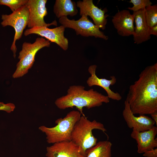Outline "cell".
<instances>
[{"label": "cell", "instance_id": "cell-1", "mask_svg": "<svg viewBox=\"0 0 157 157\" xmlns=\"http://www.w3.org/2000/svg\"><path fill=\"white\" fill-rule=\"evenodd\" d=\"M134 115L157 112V63L146 67L130 85L126 100Z\"/></svg>", "mask_w": 157, "mask_h": 157}, {"label": "cell", "instance_id": "cell-6", "mask_svg": "<svg viewBox=\"0 0 157 157\" xmlns=\"http://www.w3.org/2000/svg\"><path fill=\"white\" fill-rule=\"evenodd\" d=\"M29 15V10L26 5L21 7L9 15H1V24L3 27L10 26L15 31L13 41L10 47L13 56L16 57L17 48L15 44L17 40L22 37L23 32L28 24Z\"/></svg>", "mask_w": 157, "mask_h": 157}, {"label": "cell", "instance_id": "cell-5", "mask_svg": "<svg viewBox=\"0 0 157 157\" xmlns=\"http://www.w3.org/2000/svg\"><path fill=\"white\" fill-rule=\"evenodd\" d=\"M51 42L44 38H38L32 43L25 42L18 57L19 61L16 65V69L13 75L14 78L23 76L27 73L32 66L35 60V56L38 51L45 47L50 46Z\"/></svg>", "mask_w": 157, "mask_h": 157}, {"label": "cell", "instance_id": "cell-14", "mask_svg": "<svg viewBox=\"0 0 157 157\" xmlns=\"http://www.w3.org/2000/svg\"><path fill=\"white\" fill-rule=\"evenodd\" d=\"M47 147V157H85L79 147L72 141L55 143Z\"/></svg>", "mask_w": 157, "mask_h": 157}, {"label": "cell", "instance_id": "cell-8", "mask_svg": "<svg viewBox=\"0 0 157 157\" xmlns=\"http://www.w3.org/2000/svg\"><path fill=\"white\" fill-rule=\"evenodd\" d=\"M47 0H28L26 5L29 10V15L27 27L32 28L36 27H49L57 25L56 20L50 23H47L44 18L48 14L46 6Z\"/></svg>", "mask_w": 157, "mask_h": 157}, {"label": "cell", "instance_id": "cell-10", "mask_svg": "<svg viewBox=\"0 0 157 157\" xmlns=\"http://www.w3.org/2000/svg\"><path fill=\"white\" fill-rule=\"evenodd\" d=\"M76 6L80 9L81 16H89L92 19L94 24L99 29L104 30L107 23L108 15L106 14L107 10H102L95 6L92 0H83L77 2Z\"/></svg>", "mask_w": 157, "mask_h": 157}, {"label": "cell", "instance_id": "cell-12", "mask_svg": "<svg viewBox=\"0 0 157 157\" xmlns=\"http://www.w3.org/2000/svg\"><path fill=\"white\" fill-rule=\"evenodd\" d=\"M131 134L132 138L135 140L137 144V152L143 153L157 147V127L154 126L151 129L144 131L139 132L134 129Z\"/></svg>", "mask_w": 157, "mask_h": 157}, {"label": "cell", "instance_id": "cell-9", "mask_svg": "<svg viewBox=\"0 0 157 157\" xmlns=\"http://www.w3.org/2000/svg\"><path fill=\"white\" fill-rule=\"evenodd\" d=\"M65 28L63 25L50 28L47 27H36L26 29L25 36L35 34L45 38L50 42L56 44L64 51L68 47V40L64 35Z\"/></svg>", "mask_w": 157, "mask_h": 157}, {"label": "cell", "instance_id": "cell-23", "mask_svg": "<svg viewBox=\"0 0 157 157\" xmlns=\"http://www.w3.org/2000/svg\"><path fill=\"white\" fill-rule=\"evenodd\" d=\"M143 156L145 157H157V148H154L146 151Z\"/></svg>", "mask_w": 157, "mask_h": 157}, {"label": "cell", "instance_id": "cell-7", "mask_svg": "<svg viewBox=\"0 0 157 157\" xmlns=\"http://www.w3.org/2000/svg\"><path fill=\"white\" fill-rule=\"evenodd\" d=\"M79 19H69L67 17H63L59 19L60 24L65 28H72L75 30L77 35L88 37L93 36L107 40L108 37L101 31L88 18V16L82 15Z\"/></svg>", "mask_w": 157, "mask_h": 157}, {"label": "cell", "instance_id": "cell-18", "mask_svg": "<svg viewBox=\"0 0 157 157\" xmlns=\"http://www.w3.org/2000/svg\"><path fill=\"white\" fill-rule=\"evenodd\" d=\"M112 145V143L108 140L97 142L86 151L85 157H111Z\"/></svg>", "mask_w": 157, "mask_h": 157}, {"label": "cell", "instance_id": "cell-17", "mask_svg": "<svg viewBox=\"0 0 157 157\" xmlns=\"http://www.w3.org/2000/svg\"><path fill=\"white\" fill-rule=\"evenodd\" d=\"M53 11L57 18L76 15L78 11L76 3L71 0H56Z\"/></svg>", "mask_w": 157, "mask_h": 157}, {"label": "cell", "instance_id": "cell-3", "mask_svg": "<svg viewBox=\"0 0 157 157\" xmlns=\"http://www.w3.org/2000/svg\"><path fill=\"white\" fill-rule=\"evenodd\" d=\"M98 129L106 133L107 131L104 124L94 120L91 121L85 116H81L75 124L71 135V141L80 148L81 154L86 156V151L95 146L97 139L93 135L92 131Z\"/></svg>", "mask_w": 157, "mask_h": 157}, {"label": "cell", "instance_id": "cell-4", "mask_svg": "<svg viewBox=\"0 0 157 157\" xmlns=\"http://www.w3.org/2000/svg\"><path fill=\"white\" fill-rule=\"evenodd\" d=\"M81 115L78 110L71 111L64 118L57 119L55 122L57 124L55 126L48 127L42 125L38 129L45 134L48 143L70 141L74 126L80 119Z\"/></svg>", "mask_w": 157, "mask_h": 157}, {"label": "cell", "instance_id": "cell-21", "mask_svg": "<svg viewBox=\"0 0 157 157\" xmlns=\"http://www.w3.org/2000/svg\"><path fill=\"white\" fill-rule=\"evenodd\" d=\"M130 2L132 3L133 6L128 8L133 12L145 9L152 5V3L149 0H131Z\"/></svg>", "mask_w": 157, "mask_h": 157}, {"label": "cell", "instance_id": "cell-20", "mask_svg": "<svg viewBox=\"0 0 157 157\" xmlns=\"http://www.w3.org/2000/svg\"><path fill=\"white\" fill-rule=\"evenodd\" d=\"M28 0H0V5H5L9 7L13 12L25 5Z\"/></svg>", "mask_w": 157, "mask_h": 157}, {"label": "cell", "instance_id": "cell-2", "mask_svg": "<svg viewBox=\"0 0 157 157\" xmlns=\"http://www.w3.org/2000/svg\"><path fill=\"white\" fill-rule=\"evenodd\" d=\"M109 102L110 99L107 96L93 89L86 90L83 86L72 85L69 87L67 94L57 99L55 104L60 109L76 107L82 115L85 116L83 112V107L89 109Z\"/></svg>", "mask_w": 157, "mask_h": 157}, {"label": "cell", "instance_id": "cell-11", "mask_svg": "<svg viewBox=\"0 0 157 157\" xmlns=\"http://www.w3.org/2000/svg\"><path fill=\"white\" fill-rule=\"evenodd\" d=\"M122 115L129 128L142 132L149 130L154 126L155 122L151 118L145 115L136 116L132 112L128 102L125 100Z\"/></svg>", "mask_w": 157, "mask_h": 157}, {"label": "cell", "instance_id": "cell-25", "mask_svg": "<svg viewBox=\"0 0 157 157\" xmlns=\"http://www.w3.org/2000/svg\"><path fill=\"white\" fill-rule=\"evenodd\" d=\"M152 119L154 121L156 126H157V112L154 113L150 115Z\"/></svg>", "mask_w": 157, "mask_h": 157}, {"label": "cell", "instance_id": "cell-19", "mask_svg": "<svg viewBox=\"0 0 157 157\" xmlns=\"http://www.w3.org/2000/svg\"><path fill=\"white\" fill-rule=\"evenodd\" d=\"M145 17L146 22L150 28L157 25V5H150L145 8Z\"/></svg>", "mask_w": 157, "mask_h": 157}, {"label": "cell", "instance_id": "cell-15", "mask_svg": "<svg viewBox=\"0 0 157 157\" xmlns=\"http://www.w3.org/2000/svg\"><path fill=\"white\" fill-rule=\"evenodd\" d=\"M97 66L93 65L90 66L88 71L91 76L88 79L87 83L89 87L94 85L100 86L106 91L107 96L109 99L116 101L121 100L122 97L118 93L115 92L110 88V86L114 85L116 82L117 79L114 76H110V79L108 80L105 78H100L96 74Z\"/></svg>", "mask_w": 157, "mask_h": 157}, {"label": "cell", "instance_id": "cell-16", "mask_svg": "<svg viewBox=\"0 0 157 157\" xmlns=\"http://www.w3.org/2000/svg\"><path fill=\"white\" fill-rule=\"evenodd\" d=\"M145 9L133 12L134 15V26L133 40L137 44H139L150 39V28L145 20Z\"/></svg>", "mask_w": 157, "mask_h": 157}, {"label": "cell", "instance_id": "cell-13", "mask_svg": "<svg viewBox=\"0 0 157 157\" xmlns=\"http://www.w3.org/2000/svg\"><path fill=\"white\" fill-rule=\"evenodd\" d=\"M134 15L129 11L123 10L117 13L112 21L118 34L123 37L133 35L134 32Z\"/></svg>", "mask_w": 157, "mask_h": 157}, {"label": "cell", "instance_id": "cell-22", "mask_svg": "<svg viewBox=\"0 0 157 157\" xmlns=\"http://www.w3.org/2000/svg\"><path fill=\"white\" fill-rule=\"evenodd\" d=\"M15 108V105L12 103L4 104L0 102V110L6 111L8 113H10L14 111Z\"/></svg>", "mask_w": 157, "mask_h": 157}, {"label": "cell", "instance_id": "cell-24", "mask_svg": "<svg viewBox=\"0 0 157 157\" xmlns=\"http://www.w3.org/2000/svg\"><path fill=\"white\" fill-rule=\"evenodd\" d=\"M150 35H154L157 36V25H155L150 29Z\"/></svg>", "mask_w": 157, "mask_h": 157}]
</instances>
